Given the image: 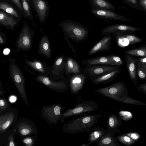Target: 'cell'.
<instances>
[{
  "mask_svg": "<svg viewBox=\"0 0 146 146\" xmlns=\"http://www.w3.org/2000/svg\"><path fill=\"white\" fill-rule=\"evenodd\" d=\"M103 115L100 114L85 115L69 121L65 123L63 132L69 134L88 131L97 124L98 118Z\"/></svg>",
  "mask_w": 146,
  "mask_h": 146,
  "instance_id": "6da1fadb",
  "label": "cell"
},
{
  "mask_svg": "<svg viewBox=\"0 0 146 146\" xmlns=\"http://www.w3.org/2000/svg\"><path fill=\"white\" fill-rule=\"evenodd\" d=\"M9 72L10 77L24 102L28 106L25 91V80L23 74L15 62V59L10 58Z\"/></svg>",
  "mask_w": 146,
  "mask_h": 146,
  "instance_id": "7a4b0ae2",
  "label": "cell"
},
{
  "mask_svg": "<svg viewBox=\"0 0 146 146\" xmlns=\"http://www.w3.org/2000/svg\"><path fill=\"white\" fill-rule=\"evenodd\" d=\"M60 25L65 35L76 42L85 41L88 37V29L79 23L69 21L62 23Z\"/></svg>",
  "mask_w": 146,
  "mask_h": 146,
  "instance_id": "3957f363",
  "label": "cell"
},
{
  "mask_svg": "<svg viewBox=\"0 0 146 146\" xmlns=\"http://www.w3.org/2000/svg\"><path fill=\"white\" fill-rule=\"evenodd\" d=\"M95 92L121 103L125 97L129 94L128 90L125 84L121 81L96 89Z\"/></svg>",
  "mask_w": 146,
  "mask_h": 146,
  "instance_id": "277c9868",
  "label": "cell"
},
{
  "mask_svg": "<svg viewBox=\"0 0 146 146\" xmlns=\"http://www.w3.org/2000/svg\"><path fill=\"white\" fill-rule=\"evenodd\" d=\"M98 108V104L92 100L84 101L78 102L74 107L68 109L62 113L60 118L62 122L66 118L81 115L83 113L95 111Z\"/></svg>",
  "mask_w": 146,
  "mask_h": 146,
  "instance_id": "5b68a950",
  "label": "cell"
},
{
  "mask_svg": "<svg viewBox=\"0 0 146 146\" xmlns=\"http://www.w3.org/2000/svg\"><path fill=\"white\" fill-rule=\"evenodd\" d=\"M37 82L49 88L59 92H63L68 89L69 79L65 76L58 81L50 79L49 76L40 74L37 75L35 78Z\"/></svg>",
  "mask_w": 146,
  "mask_h": 146,
  "instance_id": "8992f818",
  "label": "cell"
},
{
  "mask_svg": "<svg viewBox=\"0 0 146 146\" xmlns=\"http://www.w3.org/2000/svg\"><path fill=\"white\" fill-rule=\"evenodd\" d=\"M33 31L27 26H24L22 29L17 39L16 46V50L27 51L31 49L33 38L34 37Z\"/></svg>",
  "mask_w": 146,
  "mask_h": 146,
  "instance_id": "52a82bcc",
  "label": "cell"
},
{
  "mask_svg": "<svg viewBox=\"0 0 146 146\" xmlns=\"http://www.w3.org/2000/svg\"><path fill=\"white\" fill-rule=\"evenodd\" d=\"M84 66L82 68V71L85 73L92 81L96 78L119 68L103 65H87Z\"/></svg>",
  "mask_w": 146,
  "mask_h": 146,
  "instance_id": "ba28073f",
  "label": "cell"
},
{
  "mask_svg": "<svg viewBox=\"0 0 146 146\" xmlns=\"http://www.w3.org/2000/svg\"><path fill=\"white\" fill-rule=\"evenodd\" d=\"M65 55H62L56 58L51 66L49 77L51 79L56 81L62 79L64 76L65 70Z\"/></svg>",
  "mask_w": 146,
  "mask_h": 146,
  "instance_id": "9c48e42d",
  "label": "cell"
},
{
  "mask_svg": "<svg viewBox=\"0 0 146 146\" xmlns=\"http://www.w3.org/2000/svg\"><path fill=\"white\" fill-rule=\"evenodd\" d=\"M60 105L56 104L43 107L42 114L43 117L50 123L56 124L62 114Z\"/></svg>",
  "mask_w": 146,
  "mask_h": 146,
  "instance_id": "30bf717a",
  "label": "cell"
},
{
  "mask_svg": "<svg viewBox=\"0 0 146 146\" xmlns=\"http://www.w3.org/2000/svg\"><path fill=\"white\" fill-rule=\"evenodd\" d=\"M111 34L118 44L121 47L135 44L143 41L141 38L129 32H117Z\"/></svg>",
  "mask_w": 146,
  "mask_h": 146,
  "instance_id": "8fae6325",
  "label": "cell"
},
{
  "mask_svg": "<svg viewBox=\"0 0 146 146\" xmlns=\"http://www.w3.org/2000/svg\"><path fill=\"white\" fill-rule=\"evenodd\" d=\"M69 78V85L71 92L73 94H78L83 87L88 76L82 71L72 75Z\"/></svg>",
  "mask_w": 146,
  "mask_h": 146,
  "instance_id": "7c38bea8",
  "label": "cell"
},
{
  "mask_svg": "<svg viewBox=\"0 0 146 146\" xmlns=\"http://www.w3.org/2000/svg\"><path fill=\"white\" fill-rule=\"evenodd\" d=\"M141 29L131 26L121 24H116L106 26L102 30L101 33L102 35H111L117 32H127L130 33L140 31Z\"/></svg>",
  "mask_w": 146,
  "mask_h": 146,
  "instance_id": "4fadbf2b",
  "label": "cell"
},
{
  "mask_svg": "<svg viewBox=\"0 0 146 146\" xmlns=\"http://www.w3.org/2000/svg\"><path fill=\"white\" fill-rule=\"evenodd\" d=\"M90 12L96 16L104 19L121 21H132L131 19L110 11L95 9H91Z\"/></svg>",
  "mask_w": 146,
  "mask_h": 146,
  "instance_id": "5bb4252c",
  "label": "cell"
},
{
  "mask_svg": "<svg viewBox=\"0 0 146 146\" xmlns=\"http://www.w3.org/2000/svg\"><path fill=\"white\" fill-rule=\"evenodd\" d=\"M111 39V35L105 36L92 47L88 55H91L100 52H104L110 50Z\"/></svg>",
  "mask_w": 146,
  "mask_h": 146,
  "instance_id": "9a60e30c",
  "label": "cell"
},
{
  "mask_svg": "<svg viewBox=\"0 0 146 146\" xmlns=\"http://www.w3.org/2000/svg\"><path fill=\"white\" fill-rule=\"evenodd\" d=\"M26 64L32 69L38 72L39 74L49 76L51 67H49L45 62L37 59L33 60L26 59Z\"/></svg>",
  "mask_w": 146,
  "mask_h": 146,
  "instance_id": "2e32d148",
  "label": "cell"
},
{
  "mask_svg": "<svg viewBox=\"0 0 146 146\" xmlns=\"http://www.w3.org/2000/svg\"><path fill=\"white\" fill-rule=\"evenodd\" d=\"M125 59L127 68L130 78L135 85L137 86V74L136 70V64L138 59L133 57L131 55L125 54Z\"/></svg>",
  "mask_w": 146,
  "mask_h": 146,
  "instance_id": "e0dca14e",
  "label": "cell"
},
{
  "mask_svg": "<svg viewBox=\"0 0 146 146\" xmlns=\"http://www.w3.org/2000/svg\"><path fill=\"white\" fill-rule=\"evenodd\" d=\"M107 124L106 130L111 135H114L115 132H120L118 128L122 125L121 120L117 114H109L108 117Z\"/></svg>",
  "mask_w": 146,
  "mask_h": 146,
  "instance_id": "ac0fdd59",
  "label": "cell"
},
{
  "mask_svg": "<svg viewBox=\"0 0 146 146\" xmlns=\"http://www.w3.org/2000/svg\"><path fill=\"white\" fill-rule=\"evenodd\" d=\"M65 72L66 77L69 78L72 75L82 72L80 64L70 56L66 57Z\"/></svg>",
  "mask_w": 146,
  "mask_h": 146,
  "instance_id": "d6986e66",
  "label": "cell"
},
{
  "mask_svg": "<svg viewBox=\"0 0 146 146\" xmlns=\"http://www.w3.org/2000/svg\"><path fill=\"white\" fill-rule=\"evenodd\" d=\"M84 66L87 65H104L114 66L110 55H103L84 60L81 61Z\"/></svg>",
  "mask_w": 146,
  "mask_h": 146,
  "instance_id": "ffe728a7",
  "label": "cell"
},
{
  "mask_svg": "<svg viewBox=\"0 0 146 146\" xmlns=\"http://www.w3.org/2000/svg\"><path fill=\"white\" fill-rule=\"evenodd\" d=\"M38 52L39 54L43 55L47 58L51 56L50 45L48 38L46 35L43 36L40 41Z\"/></svg>",
  "mask_w": 146,
  "mask_h": 146,
  "instance_id": "44dd1931",
  "label": "cell"
},
{
  "mask_svg": "<svg viewBox=\"0 0 146 146\" xmlns=\"http://www.w3.org/2000/svg\"><path fill=\"white\" fill-rule=\"evenodd\" d=\"M121 71V69L119 68L96 78L92 81V84H107L115 80Z\"/></svg>",
  "mask_w": 146,
  "mask_h": 146,
  "instance_id": "7402d4cb",
  "label": "cell"
},
{
  "mask_svg": "<svg viewBox=\"0 0 146 146\" xmlns=\"http://www.w3.org/2000/svg\"><path fill=\"white\" fill-rule=\"evenodd\" d=\"M95 146H121L116 137L106 130V133L96 142Z\"/></svg>",
  "mask_w": 146,
  "mask_h": 146,
  "instance_id": "603a6c76",
  "label": "cell"
},
{
  "mask_svg": "<svg viewBox=\"0 0 146 146\" xmlns=\"http://www.w3.org/2000/svg\"><path fill=\"white\" fill-rule=\"evenodd\" d=\"M15 117L13 112L1 115L0 116V133L5 132L13 122Z\"/></svg>",
  "mask_w": 146,
  "mask_h": 146,
  "instance_id": "cb8c5ba5",
  "label": "cell"
},
{
  "mask_svg": "<svg viewBox=\"0 0 146 146\" xmlns=\"http://www.w3.org/2000/svg\"><path fill=\"white\" fill-rule=\"evenodd\" d=\"M33 1L40 20L41 22H43L47 9L46 4L43 0H33Z\"/></svg>",
  "mask_w": 146,
  "mask_h": 146,
  "instance_id": "d4e9b609",
  "label": "cell"
},
{
  "mask_svg": "<svg viewBox=\"0 0 146 146\" xmlns=\"http://www.w3.org/2000/svg\"><path fill=\"white\" fill-rule=\"evenodd\" d=\"M106 133V130L99 127H94L89 134L88 139L89 144L96 143L100 140Z\"/></svg>",
  "mask_w": 146,
  "mask_h": 146,
  "instance_id": "484cf974",
  "label": "cell"
},
{
  "mask_svg": "<svg viewBox=\"0 0 146 146\" xmlns=\"http://www.w3.org/2000/svg\"><path fill=\"white\" fill-rule=\"evenodd\" d=\"M90 2L95 9H104L113 11L115 7L106 0H90Z\"/></svg>",
  "mask_w": 146,
  "mask_h": 146,
  "instance_id": "4316f807",
  "label": "cell"
},
{
  "mask_svg": "<svg viewBox=\"0 0 146 146\" xmlns=\"http://www.w3.org/2000/svg\"><path fill=\"white\" fill-rule=\"evenodd\" d=\"M0 23L1 24L9 27L10 28H14L17 24V22L14 18L9 16L5 13L0 12Z\"/></svg>",
  "mask_w": 146,
  "mask_h": 146,
  "instance_id": "83f0119b",
  "label": "cell"
},
{
  "mask_svg": "<svg viewBox=\"0 0 146 146\" xmlns=\"http://www.w3.org/2000/svg\"><path fill=\"white\" fill-rule=\"evenodd\" d=\"M137 67V74L138 78L142 81L146 80V61L143 59L138 60Z\"/></svg>",
  "mask_w": 146,
  "mask_h": 146,
  "instance_id": "f1b7e54d",
  "label": "cell"
},
{
  "mask_svg": "<svg viewBox=\"0 0 146 146\" xmlns=\"http://www.w3.org/2000/svg\"><path fill=\"white\" fill-rule=\"evenodd\" d=\"M125 53L131 56L146 57V45H143L137 48L127 50Z\"/></svg>",
  "mask_w": 146,
  "mask_h": 146,
  "instance_id": "f546056e",
  "label": "cell"
},
{
  "mask_svg": "<svg viewBox=\"0 0 146 146\" xmlns=\"http://www.w3.org/2000/svg\"><path fill=\"white\" fill-rule=\"evenodd\" d=\"M18 131L19 134L23 136L31 135L34 133L32 126L26 123H21L18 127Z\"/></svg>",
  "mask_w": 146,
  "mask_h": 146,
  "instance_id": "4dcf8cb0",
  "label": "cell"
},
{
  "mask_svg": "<svg viewBox=\"0 0 146 146\" xmlns=\"http://www.w3.org/2000/svg\"><path fill=\"white\" fill-rule=\"evenodd\" d=\"M0 9L15 17H19V15L17 11L7 3L0 2Z\"/></svg>",
  "mask_w": 146,
  "mask_h": 146,
  "instance_id": "1f68e13d",
  "label": "cell"
},
{
  "mask_svg": "<svg viewBox=\"0 0 146 146\" xmlns=\"http://www.w3.org/2000/svg\"><path fill=\"white\" fill-rule=\"evenodd\" d=\"M116 138L120 143L127 145H131L136 142L129 137L126 133L117 136Z\"/></svg>",
  "mask_w": 146,
  "mask_h": 146,
  "instance_id": "d6a6232c",
  "label": "cell"
},
{
  "mask_svg": "<svg viewBox=\"0 0 146 146\" xmlns=\"http://www.w3.org/2000/svg\"><path fill=\"white\" fill-rule=\"evenodd\" d=\"M117 115L119 116L121 120L127 121L132 119L133 115L130 111H119Z\"/></svg>",
  "mask_w": 146,
  "mask_h": 146,
  "instance_id": "836d02e7",
  "label": "cell"
},
{
  "mask_svg": "<svg viewBox=\"0 0 146 146\" xmlns=\"http://www.w3.org/2000/svg\"><path fill=\"white\" fill-rule=\"evenodd\" d=\"M22 6L25 15L28 17L31 16L30 6L28 0H21Z\"/></svg>",
  "mask_w": 146,
  "mask_h": 146,
  "instance_id": "e575fe53",
  "label": "cell"
},
{
  "mask_svg": "<svg viewBox=\"0 0 146 146\" xmlns=\"http://www.w3.org/2000/svg\"><path fill=\"white\" fill-rule=\"evenodd\" d=\"M125 2L131 7L138 10H141L137 0H123Z\"/></svg>",
  "mask_w": 146,
  "mask_h": 146,
  "instance_id": "d590c367",
  "label": "cell"
},
{
  "mask_svg": "<svg viewBox=\"0 0 146 146\" xmlns=\"http://www.w3.org/2000/svg\"><path fill=\"white\" fill-rule=\"evenodd\" d=\"M9 107L7 101L4 98H1L0 100V112L5 110Z\"/></svg>",
  "mask_w": 146,
  "mask_h": 146,
  "instance_id": "8d00e7d4",
  "label": "cell"
},
{
  "mask_svg": "<svg viewBox=\"0 0 146 146\" xmlns=\"http://www.w3.org/2000/svg\"><path fill=\"white\" fill-rule=\"evenodd\" d=\"M126 134L131 139L136 142L141 137L139 134L135 132H129Z\"/></svg>",
  "mask_w": 146,
  "mask_h": 146,
  "instance_id": "74e56055",
  "label": "cell"
},
{
  "mask_svg": "<svg viewBox=\"0 0 146 146\" xmlns=\"http://www.w3.org/2000/svg\"><path fill=\"white\" fill-rule=\"evenodd\" d=\"M23 142L26 146H31L34 143V141L33 138L31 137H27L24 139Z\"/></svg>",
  "mask_w": 146,
  "mask_h": 146,
  "instance_id": "f35d334b",
  "label": "cell"
},
{
  "mask_svg": "<svg viewBox=\"0 0 146 146\" xmlns=\"http://www.w3.org/2000/svg\"><path fill=\"white\" fill-rule=\"evenodd\" d=\"M137 1L141 10L146 13V0H137Z\"/></svg>",
  "mask_w": 146,
  "mask_h": 146,
  "instance_id": "ab89813d",
  "label": "cell"
},
{
  "mask_svg": "<svg viewBox=\"0 0 146 146\" xmlns=\"http://www.w3.org/2000/svg\"><path fill=\"white\" fill-rule=\"evenodd\" d=\"M68 38H69L66 35H65L64 38V39L66 41L68 44L69 47L70 48L72 52L74 53L75 57H76L77 56V55L76 54L77 52L75 50L73 46L70 43V42L68 39Z\"/></svg>",
  "mask_w": 146,
  "mask_h": 146,
  "instance_id": "60d3db41",
  "label": "cell"
},
{
  "mask_svg": "<svg viewBox=\"0 0 146 146\" xmlns=\"http://www.w3.org/2000/svg\"><path fill=\"white\" fill-rule=\"evenodd\" d=\"M139 92H142L146 95V83L141 84L136 87Z\"/></svg>",
  "mask_w": 146,
  "mask_h": 146,
  "instance_id": "b9f144b4",
  "label": "cell"
},
{
  "mask_svg": "<svg viewBox=\"0 0 146 146\" xmlns=\"http://www.w3.org/2000/svg\"><path fill=\"white\" fill-rule=\"evenodd\" d=\"M7 40V38L5 35L3 33L1 32L0 33V44L1 45H4L5 44Z\"/></svg>",
  "mask_w": 146,
  "mask_h": 146,
  "instance_id": "7bdbcfd3",
  "label": "cell"
},
{
  "mask_svg": "<svg viewBox=\"0 0 146 146\" xmlns=\"http://www.w3.org/2000/svg\"><path fill=\"white\" fill-rule=\"evenodd\" d=\"M8 145L9 146H15L16 145L14 141V138L12 135H10L8 139Z\"/></svg>",
  "mask_w": 146,
  "mask_h": 146,
  "instance_id": "ee69618b",
  "label": "cell"
},
{
  "mask_svg": "<svg viewBox=\"0 0 146 146\" xmlns=\"http://www.w3.org/2000/svg\"><path fill=\"white\" fill-rule=\"evenodd\" d=\"M17 6L19 9L21 11L23 10L22 4L19 0H11Z\"/></svg>",
  "mask_w": 146,
  "mask_h": 146,
  "instance_id": "f6af8a7d",
  "label": "cell"
},
{
  "mask_svg": "<svg viewBox=\"0 0 146 146\" xmlns=\"http://www.w3.org/2000/svg\"><path fill=\"white\" fill-rule=\"evenodd\" d=\"M17 100V97L15 96H11L9 97V101L12 103L15 102Z\"/></svg>",
  "mask_w": 146,
  "mask_h": 146,
  "instance_id": "bcb514c9",
  "label": "cell"
},
{
  "mask_svg": "<svg viewBox=\"0 0 146 146\" xmlns=\"http://www.w3.org/2000/svg\"><path fill=\"white\" fill-rule=\"evenodd\" d=\"M0 95L1 96H3L5 92L3 90L2 85L1 81L0 82Z\"/></svg>",
  "mask_w": 146,
  "mask_h": 146,
  "instance_id": "7dc6e473",
  "label": "cell"
},
{
  "mask_svg": "<svg viewBox=\"0 0 146 146\" xmlns=\"http://www.w3.org/2000/svg\"><path fill=\"white\" fill-rule=\"evenodd\" d=\"M10 52V50L9 48L4 49L3 51V54L5 55H8L9 54Z\"/></svg>",
  "mask_w": 146,
  "mask_h": 146,
  "instance_id": "c3c4849f",
  "label": "cell"
},
{
  "mask_svg": "<svg viewBox=\"0 0 146 146\" xmlns=\"http://www.w3.org/2000/svg\"><path fill=\"white\" fill-rule=\"evenodd\" d=\"M90 144L89 143L88 144H83L81 145H80V146H90Z\"/></svg>",
  "mask_w": 146,
  "mask_h": 146,
  "instance_id": "681fc988",
  "label": "cell"
}]
</instances>
